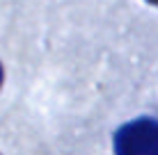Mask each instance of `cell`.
Wrapping results in <instances>:
<instances>
[{
    "instance_id": "obj_1",
    "label": "cell",
    "mask_w": 158,
    "mask_h": 155,
    "mask_svg": "<svg viewBox=\"0 0 158 155\" xmlns=\"http://www.w3.org/2000/svg\"><path fill=\"white\" fill-rule=\"evenodd\" d=\"M115 148L126 153H158V121L142 119L122 128Z\"/></svg>"
},
{
    "instance_id": "obj_2",
    "label": "cell",
    "mask_w": 158,
    "mask_h": 155,
    "mask_svg": "<svg viewBox=\"0 0 158 155\" xmlns=\"http://www.w3.org/2000/svg\"><path fill=\"white\" fill-rule=\"evenodd\" d=\"M0 84H2V66H0Z\"/></svg>"
}]
</instances>
